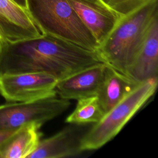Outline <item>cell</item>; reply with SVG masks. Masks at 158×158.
Listing matches in <instances>:
<instances>
[{
	"instance_id": "12",
	"label": "cell",
	"mask_w": 158,
	"mask_h": 158,
	"mask_svg": "<svg viewBox=\"0 0 158 158\" xmlns=\"http://www.w3.org/2000/svg\"><path fill=\"white\" fill-rule=\"evenodd\" d=\"M139 83L107 65L102 83L96 94L104 115Z\"/></svg>"
},
{
	"instance_id": "10",
	"label": "cell",
	"mask_w": 158,
	"mask_h": 158,
	"mask_svg": "<svg viewBox=\"0 0 158 158\" xmlns=\"http://www.w3.org/2000/svg\"><path fill=\"white\" fill-rule=\"evenodd\" d=\"M107 65L99 63L58 80L56 86L57 93L60 98L68 100L96 95Z\"/></svg>"
},
{
	"instance_id": "16",
	"label": "cell",
	"mask_w": 158,
	"mask_h": 158,
	"mask_svg": "<svg viewBox=\"0 0 158 158\" xmlns=\"http://www.w3.org/2000/svg\"><path fill=\"white\" fill-rule=\"evenodd\" d=\"M14 130H8V131H0V144L1 143L10 133H12Z\"/></svg>"
},
{
	"instance_id": "18",
	"label": "cell",
	"mask_w": 158,
	"mask_h": 158,
	"mask_svg": "<svg viewBox=\"0 0 158 158\" xmlns=\"http://www.w3.org/2000/svg\"><path fill=\"white\" fill-rule=\"evenodd\" d=\"M1 48H2V40L0 39V54L1 52Z\"/></svg>"
},
{
	"instance_id": "6",
	"label": "cell",
	"mask_w": 158,
	"mask_h": 158,
	"mask_svg": "<svg viewBox=\"0 0 158 158\" xmlns=\"http://www.w3.org/2000/svg\"><path fill=\"white\" fill-rule=\"evenodd\" d=\"M58 79L45 72L0 73V95L6 102H26L56 96Z\"/></svg>"
},
{
	"instance_id": "17",
	"label": "cell",
	"mask_w": 158,
	"mask_h": 158,
	"mask_svg": "<svg viewBox=\"0 0 158 158\" xmlns=\"http://www.w3.org/2000/svg\"><path fill=\"white\" fill-rule=\"evenodd\" d=\"M12 1H13L15 3H16L19 6L27 9L26 8V0H12Z\"/></svg>"
},
{
	"instance_id": "14",
	"label": "cell",
	"mask_w": 158,
	"mask_h": 158,
	"mask_svg": "<svg viewBox=\"0 0 158 158\" xmlns=\"http://www.w3.org/2000/svg\"><path fill=\"white\" fill-rule=\"evenodd\" d=\"M74 110L65 118V122L73 125H84L98 122L104 115L96 95L77 100Z\"/></svg>"
},
{
	"instance_id": "4",
	"label": "cell",
	"mask_w": 158,
	"mask_h": 158,
	"mask_svg": "<svg viewBox=\"0 0 158 158\" xmlns=\"http://www.w3.org/2000/svg\"><path fill=\"white\" fill-rule=\"evenodd\" d=\"M157 78L139 83L81 137L82 151L98 149L113 139L155 93Z\"/></svg>"
},
{
	"instance_id": "15",
	"label": "cell",
	"mask_w": 158,
	"mask_h": 158,
	"mask_svg": "<svg viewBox=\"0 0 158 158\" xmlns=\"http://www.w3.org/2000/svg\"><path fill=\"white\" fill-rule=\"evenodd\" d=\"M120 16L125 15L139 8L149 0H102Z\"/></svg>"
},
{
	"instance_id": "5",
	"label": "cell",
	"mask_w": 158,
	"mask_h": 158,
	"mask_svg": "<svg viewBox=\"0 0 158 158\" xmlns=\"http://www.w3.org/2000/svg\"><path fill=\"white\" fill-rule=\"evenodd\" d=\"M70 100L56 96L26 102H7L0 105V131L15 130L34 123L42 126L66 111Z\"/></svg>"
},
{
	"instance_id": "9",
	"label": "cell",
	"mask_w": 158,
	"mask_h": 158,
	"mask_svg": "<svg viewBox=\"0 0 158 158\" xmlns=\"http://www.w3.org/2000/svg\"><path fill=\"white\" fill-rule=\"evenodd\" d=\"M0 31L2 41L14 42L42 35L27 9L12 0H0Z\"/></svg>"
},
{
	"instance_id": "19",
	"label": "cell",
	"mask_w": 158,
	"mask_h": 158,
	"mask_svg": "<svg viewBox=\"0 0 158 158\" xmlns=\"http://www.w3.org/2000/svg\"><path fill=\"white\" fill-rule=\"evenodd\" d=\"M0 39L2 40V35H1V31H0Z\"/></svg>"
},
{
	"instance_id": "8",
	"label": "cell",
	"mask_w": 158,
	"mask_h": 158,
	"mask_svg": "<svg viewBox=\"0 0 158 158\" xmlns=\"http://www.w3.org/2000/svg\"><path fill=\"white\" fill-rule=\"evenodd\" d=\"M125 74L138 83L157 78L158 12L151 19L143 41Z\"/></svg>"
},
{
	"instance_id": "3",
	"label": "cell",
	"mask_w": 158,
	"mask_h": 158,
	"mask_svg": "<svg viewBox=\"0 0 158 158\" xmlns=\"http://www.w3.org/2000/svg\"><path fill=\"white\" fill-rule=\"evenodd\" d=\"M26 8L42 34L96 50L98 43L67 0H26Z\"/></svg>"
},
{
	"instance_id": "7",
	"label": "cell",
	"mask_w": 158,
	"mask_h": 158,
	"mask_svg": "<svg viewBox=\"0 0 158 158\" xmlns=\"http://www.w3.org/2000/svg\"><path fill=\"white\" fill-rule=\"evenodd\" d=\"M67 1L94 37L98 45L121 17L102 0Z\"/></svg>"
},
{
	"instance_id": "2",
	"label": "cell",
	"mask_w": 158,
	"mask_h": 158,
	"mask_svg": "<svg viewBox=\"0 0 158 158\" xmlns=\"http://www.w3.org/2000/svg\"><path fill=\"white\" fill-rule=\"evenodd\" d=\"M157 12L158 0H149L121 16L96 50L104 62L125 73L143 41L151 19Z\"/></svg>"
},
{
	"instance_id": "1",
	"label": "cell",
	"mask_w": 158,
	"mask_h": 158,
	"mask_svg": "<svg viewBox=\"0 0 158 158\" xmlns=\"http://www.w3.org/2000/svg\"><path fill=\"white\" fill-rule=\"evenodd\" d=\"M99 63L105 62L96 51L49 35L14 42L2 41L0 73L45 72L59 80Z\"/></svg>"
},
{
	"instance_id": "11",
	"label": "cell",
	"mask_w": 158,
	"mask_h": 158,
	"mask_svg": "<svg viewBox=\"0 0 158 158\" xmlns=\"http://www.w3.org/2000/svg\"><path fill=\"white\" fill-rule=\"evenodd\" d=\"M79 128L69 125L57 133L41 139L36 149L28 158H62L80 154L81 135Z\"/></svg>"
},
{
	"instance_id": "13",
	"label": "cell",
	"mask_w": 158,
	"mask_h": 158,
	"mask_svg": "<svg viewBox=\"0 0 158 158\" xmlns=\"http://www.w3.org/2000/svg\"><path fill=\"white\" fill-rule=\"evenodd\" d=\"M41 125L31 123L20 127L0 144V158H28L41 140Z\"/></svg>"
}]
</instances>
